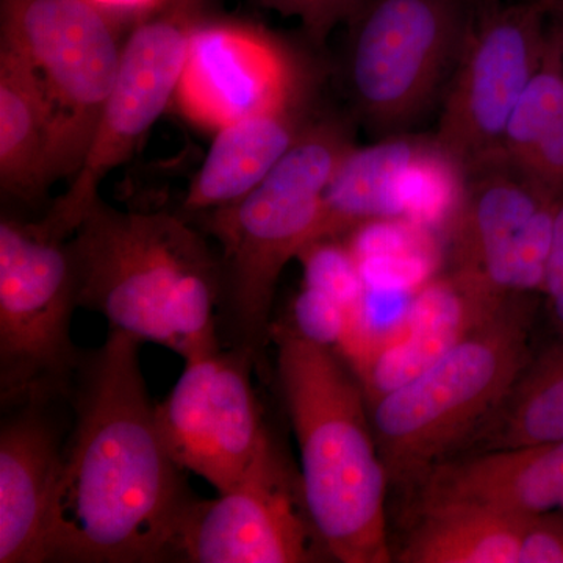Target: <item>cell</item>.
<instances>
[{"mask_svg": "<svg viewBox=\"0 0 563 563\" xmlns=\"http://www.w3.org/2000/svg\"><path fill=\"white\" fill-rule=\"evenodd\" d=\"M562 122L563 60L550 29V43L542 66L533 74L507 125L504 157L510 163L523 161Z\"/></svg>", "mask_w": 563, "mask_h": 563, "instance_id": "cell-23", "label": "cell"}, {"mask_svg": "<svg viewBox=\"0 0 563 563\" xmlns=\"http://www.w3.org/2000/svg\"><path fill=\"white\" fill-rule=\"evenodd\" d=\"M207 0H163L133 25L120 69L87 157L69 187L38 221L68 240L99 198L111 172L139 150L144 135L176 98L192 32L206 18Z\"/></svg>", "mask_w": 563, "mask_h": 563, "instance_id": "cell-9", "label": "cell"}, {"mask_svg": "<svg viewBox=\"0 0 563 563\" xmlns=\"http://www.w3.org/2000/svg\"><path fill=\"white\" fill-rule=\"evenodd\" d=\"M520 563H563V510L528 517Z\"/></svg>", "mask_w": 563, "mask_h": 563, "instance_id": "cell-27", "label": "cell"}, {"mask_svg": "<svg viewBox=\"0 0 563 563\" xmlns=\"http://www.w3.org/2000/svg\"><path fill=\"white\" fill-rule=\"evenodd\" d=\"M429 140L399 133L352 147L325 190L321 239H339L369 222L401 220L404 176Z\"/></svg>", "mask_w": 563, "mask_h": 563, "instance_id": "cell-20", "label": "cell"}, {"mask_svg": "<svg viewBox=\"0 0 563 563\" xmlns=\"http://www.w3.org/2000/svg\"><path fill=\"white\" fill-rule=\"evenodd\" d=\"M504 303L484 301L451 273L426 282L395 339L355 352L357 379L368 402L426 372Z\"/></svg>", "mask_w": 563, "mask_h": 563, "instance_id": "cell-16", "label": "cell"}, {"mask_svg": "<svg viewBox=\"0 0 563 563\" xmlns=\"http://www.w3.org/2000/svg\"><path fill=\"white\" fill-rule=\"evenodd\" d=\"M485 0H366L351 22L344 79L377 139L407 133L444 95Z\"/></svg>", "mask_w": 563, "mask_h": 563, "instance_id": "cell-6", "label": "cell"}, {"mask_svg": "<svg viewBox=\"0 0 563 563\" xmlns=\"http://www.w3.org/2000/svg\"><path fill=\"white\" fill-rule=\"evenodd\" d=\"M79 285L69 239L36 222L0 224V373L3 395L36 398L81 365L70 340Z\"/></svg>", "mask_w": 563, "mask_h": 563, "instance_id": "cell-8", "label": "cell"}, {"mask_svg": "<svg viewBox=\"0 0 563 563\" xmlns=\"http://www.w3.org/2000/svg\"><path fill=\"white\" fill-rule=\"evenodd\" d=\"M285 18H298L314 46H322L339 25H350L366 0H257Z\"/></svg>", "mask_w": 563, "mask_h": 563, "instance_id": "cell-25", "label": "cell"}, {"mask_svg": "<svg viewBox=\"0 0 563 563\" xmlns=\"http://www.w3.org/2000/svg\"><path fill=\"white\" fill-rule=\"evenodd\" d=\"M515 168L525 174L544 192L559 198L563 195V122L547 139L540 141Z\"/></svg>", "mask_w": 563, "mask_h": 563, "instance_id": "cell-26", "label": "cell"}, {"mask_svg": "<svg viewBox=\"0 0 563 563\" xmlns=\"http://www.w3.org/2000/svg\"><path fill=\"white\" fill-rule=\"evenodd\" d=\"M2 43L32 66L54 121L55 179L79 173L109 101L120 18L88 0H0Z\"/></svg>", "mask_w": 563, "mask_h": 563, "instance_id": "cell-7", "label": "cell"}, {"mask_svg": "<svg viewBox=\"0 0 563 563\" xmlns=\"http://www.w3.org/2000/svg\"><path fill=\"white\" fill-rule=\"evenodd\" d=\"M320 550L301 477L273 442L242 483L192 503L176 542V558L191 563H309Z\"/></svg>", "mask_w": 563, "mask_h": 563, "instance_id": "cell-13", "label": "cell"}, {"mask_svg": "<svg viewBox=\"0 0 563 563\" xmlns=\"http://www.w3.org/2000/svg\"><path fill=\"white\" fill-rule=\"evenodd\" d=\"M79 307L110 329L184 357L220 350L221 268L201 233L165 211H122L96 199L69 239Z\"/></svg>", "mask_w": 563, "mask_h": 563, "instance_id": "cell-2", "label": "cell"}, {"mask_svg": "<svg viewBox=\"0 0 563 563\" xmlns=\"http://www.w3.org/2000/svg\"><path fill=\"white\" fill-rule=\"evenodd\" d=\"M155 412L174 461L218 493L242 483L273 442L252 387L247 347L187 358Z\"/></svg>", "mask_w": 563, "mask_h": 563, "instance_id": "cell-12", "label": "cell"}, {"mask_svg": "<svg viewBox=\"0 0 563 563\" xmlns=\"http://www.w3.org/2000/svg\"><path fill=\"white\" fill-rule=\"evenodd\" d=\"M88 2L95 3L99 9L109 11L122 21L132 20L136 22L144 14L157 9L163 0H88Z\"/></svg>", "mask_w": 563, "mask_h": 563, "instance_id": "cell-29", "label": "cell"}, {"mask_svg": "<svg viewBox=\"0 0 563 563\" xmlns=\"http://www.w3.org/2000/svg\"><path fill=\"white\" fill-rule=\"evenodd\" d=\"M525 515L488 507L433 506L418 510V523L396 562L520 563Z\"/></svg>", "mask_w": 563, "mask_h": 563, "instance_id": "cell-21", "label": "cell"}, {"mask_svg": "<svg viewBox=\"0 0 563 563\" xmlns=\"http://www.w3.org/2000/svg\"><path fill=\"white\" fill-rule=\"evenodd\" d=\"M413 485L418 510L462 504L525 517L558 512L563 510V440L457 454Z\"/></svg>", "mask_w": 563, "mask_h": 563, "instance_id": "cell-15", "label": "cell"}, {"mask_svg": "<svg viewBox=\"0 0 563 563\" xmlns=\"http://www.w3.org/2000/svg\"><path fill=\"white\" fill-rule=\"evenodd\" d=\"M563 440V342L532 355L501 406L457 454ZM455 454V455H457Z\"/></svg>", "mask_w": 563, "mask_h": 563, "instance_id": "cell-22", "label": "cell"}, {"mask_svg": "<svg viewBox=\"0 0 563 563\" xmlns=\"http://www.w3.org/2000/svg\"><path fill=\"white\" fill-rule=\"evenodd\" d=\"M310 90L312 69L273 33L203 20L188 44L176 99L185 117L218 132Z\"/></svg>", "mask_w": 563, "mask_h": 563, "instance_id": "cell-14", "label": "cell"}, {"mask_svg": "<svg viewBox=\"0 0 563 563\" xmlns=\"http://www.w3.org/2000/svg\"><path fill=\"white\" fill-rule=\"evenodd\" d=\"M54 121L32 66L0 44V185L33 202L55 184Z\"/></svg>", "mask_w": 563, "mask_h": 563, "instance_id": "cell-19", "label": "cell"}, {"mask_svg": "<svg viewBox=\"0 0 563 563\" xmlns=\"http://www.w3.org/2000/svg\"><path fill=\"white\" fill-rule=\"evenodd\" d=\"M140 344L110 329L81 361L76 426L63 448L44 562L151 563L176 555L196 499L163 440Z\"/></svg>", "mask_w": 563, "mask_h": 563, "instance_id": "cell-1", "label": "cell"}, {"mask_svg": "<svg viewBox=\"0 0 563 563\" xmlns=\"http://www.w3.org/2000/svg\"><path fill=\"white\" fill-rule=\"evenodd\" d=\"M550 43L543 0H485L443 95L433 140L466 174L504 157L507 125Z\"/></svg>", "mask_w": 563, "mask_h": 563, "instance_id": "cell-10", "label": "cell"}, {"mask_svg": "<svg viewBox=\"0 0 563 563\" xmlns=\"http://www.w3.org/2000/svg\"><path fill=\"white\" fill-rule=\"evenodd\" d=\"M544 298L559 340L563 342V195L555 207L553 242L544 277Z\"/></svg>", "mask_w": 563, "mask_h": 563, "instance_id": "cell-28", "label": "cell"}, {"mask_svg": "<svg viewBox=\"0 0 563 563\" xmlns=\"http://www.w3.org/2000/svg\"><path fill=\"white\" fill-rule=\"evenodd\" d=\"M314 91L218 131L181 209L201 214L257 187L317 120Z\"/></svg>", "mask_w": 563, "mask_h": 563, "instance_id": "cell-18", "label": "cell"}, {"mask_svg": "<svg viewBox=\"0 0 563 563\" xmlns=\"http://www.w3.org/2000/svg\"><path fill=\"white\" fill-rule=\"evenodd\" d=\"M548 14H550L551 32H553L554 38L558 41L563 60V5H548Z\"/></svg>", "mask_w": 563, "mask_h": 563, "instance_id": "cell-30", "label": "cell"}, {"mask_svg": "<svg viewBox=\"0 0 563 563\" xmlns=\"http://www.w3.org/2000/svg\"><path fill=\"white\" fill-rule=\"evenodd\" d=\"M355 317L350 307L331 292L303 284L292 306L295 329L303 339L328 346L350 347Z\"/></svg>", "mask_w": 563, "mask_h": 563, "instance_id": "cell-24", "label": "cell"}, {"mask_svg": "<svg viewBox=\"0 0 563 563\" xmlns=\"http://www.w3.org/2000/svg\"><path fill=\"white\" fill-rule=\"evenodd\" d=\"M558 198L507 161L466 174L453 220L451 274L484 301L543 295Z\"/></svg>", "mask_w": 563, "mask_h": 563, "instance_id": "cell-11", "label": "cell"}, {"mask_svg": "<svg viewBox=\"0 0 563 563\" xmlns=\"http://www.w3.org/2000/svg\"><path fill=\"white\" fill-rule=\"evenodd\" d=\"M354 146L350 122L318 117L257 187L239 201L201 213L203 228L224 252L221 292L251 346L268 332L285 266L321 239L325 190Z\"/></svg>", "mask_w": 563, "mask_h": 563, "instance_id": "cell-5", "label": "cell"}, {"mask_svg": "<svg viewBox=\"0 0 563 563\" xmlns=\"http://www.w3.org/2000/svg\"><path fill=\"white\" fill-rule=\"evenodd\" d=\"M63 448L38 410H24L0 432V563L44 562L47 525Z\"/></svg>", "mask_w": 563, "mask_h": 563, "instance_id": "cell-17", "label": "cell"}, {"mask_svg": "<svg viewBox=\"0 0 563 563\" xmlns=\"http://www.w3.org/2000/svg\"><path fill=\"white\" fill-rule=\"evenodd\" d=\"M536 296H518L409 383L368 402L390 481L415 484L454 457L532 358Z\"/></svg>", "mask_w": 563, "mask_h": 563, "instance_id": "cell-4", "label": "cell"}, {"mask_svg": "<svg viewBox=\"0 0 563 563\" xmlns=\"http://www.w3.org/2000/svg\"><path fill=\"white\" fill-rule=\"evenodd\" d=\"M285 404L301 451L307 510L329 555L390 563L385 498L390 483L361 380L295 329L272 332Z\"/></svg>", "mask_w": 563, "mask_h": 563, "instance_id": "cell-3", "label": "cell"}, {"mask_svg": "<svg viewBox=\"0 0 563 563\" xmlns=\"http://www.w3.org/2000/svg\"><path fill=\"white\" fill-rule=\"evenodd\" d=\"M548 5H563V0H543Z\"/></svg>", "mask_w": 563, "mask_h": 563, "instance_id": "cell-31", "label": "cell"}]
</instances>
